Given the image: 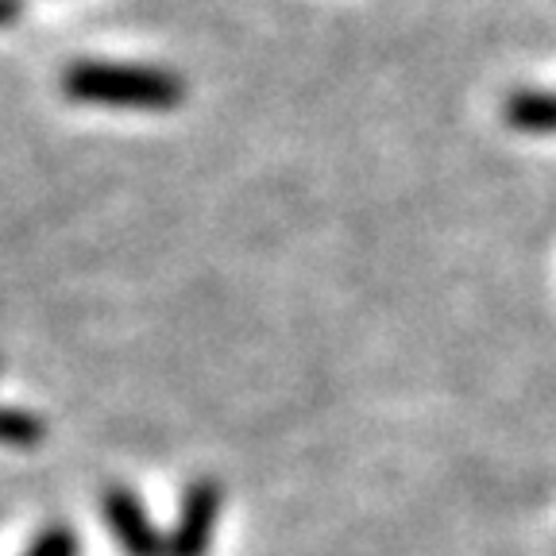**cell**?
Masks as SVG:
<instances>
[{
    "label": "cell",
    "mask_w": 556,
    "mask_h": 556,
    "mask_svg": "<svg viewBox=\"0 0 556 556\" xmlns=\"http://www.w3.org/2000/svg\"><path fill=\"white\" fill-rule=\"evenodd\" d=\"M62 93L78 104L101 109H136V113H170L186 101V81L163 66L136 62H74L62 74Z\"/></svg>",
    "instance_id": "6da1fadb"
},
{
    "label": "cell",
    "mask_w": 556,
    "mask_h": 556,
    "mask_svg": "<svg viewBox=\"0 0 556 556\" xmlns=\"http://www.w3.org/2000/svg\"><path fill=\"white\" fill-rule=\"evenodd\" d=\"M220 506H225V486L217 479L198 476L186 483L178 498V518L166 533V556H208L213 533H217Z\"/></svg>",
    "instance_id": "7a4b0ae2"
},
{
    "label": "cell",
    "mask_w": 556,
    "mask_h": 556,
    "mask_svg": "<svg viewBox=\"0 0 556 556\" xmlns=\"http://www.w3.org/2000/svg\"><path fill=\"white\" fill-rule=\"evenodd\" d=\"M101 514L104 526L113 533L116 548L124 556H166V538L159 533V526L151 521V514L143 510L139 495L131 486H104L101 495Z\"/></svg>",
    "instance_id": "3957f363"
},
{
    "label": "cell",
    "mask_w": 556,
    "mask_h": 556,
    "mask_svg": "<svg viewBox=\"0 0 556 556\" xmlns=\"http://www.w3.org/2000/svg\"><path fill=\"white\" fill-rule=\"evenodd\" d=\"M503 121L526 136H556V93L553 89H514L503 101Z\"/></svg>",
    "instance_id": "277c9868"
},
{
    "label": "cell",
    "mask_w": 556,
    "mask_h": 556,
    "mask_svg": "<svg viewBox=\"0 0 556 556\" xmlns=\"http://www.w3.org/2000/svg\"><path fill=\"white\" fill-rule=\"evenodd\" d=\"M43 417L31 414V409H20L9 406L4 409V444L9 448H35V444H43Z\"/></svg>",
    "instance_id": "5b68a950"
},
{
    "label": "cell",
    "mask_w": 556,
    "mask_h": 556,
    "mask_svg": "<svg viewBox=\"0 0 556 556\" xmlns=\"http://www.w3.org/2000/svg\"><path fill=\"white\" fill-rule=\"evenodd\" d=\"M24 556H81L78 533L70 530V526H47V530L27 545Z\"/></svg>",
    "instance_id": "8992f818"
},
{
    "label": "cell",
    "mask_w": 556,
    "mask_h": 556,
    "mask_svg": "<svg viewBox=\"0 0 556 556\" xmlns=\"http://www.w3.org/2000/svg\"><path fill=\"white\" fill-rule=\"evenodd\" d=\"M20 12H24V0H0V24H4V27L16 24Z\"/></svg>",
    "instance_id": "52a82bcc"
}]
</instances>
